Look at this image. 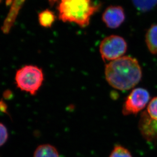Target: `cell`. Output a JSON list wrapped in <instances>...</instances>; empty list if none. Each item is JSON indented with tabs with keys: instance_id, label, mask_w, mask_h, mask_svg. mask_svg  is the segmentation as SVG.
Listing matches in <instances>:
<instances>
[{
	"instance_id": "obj_5",
	"label": "cell",
	"mask_w": 157,
	"mask_h": 157,
	"mask_svg": "<svg viewBox=\"0 0 157 157\" xmlns=\"http://www.w3.org/2000/svg\"><path fill=\"white\" fill-rule=\"evenodd\" d=\"M150 99V94L147 90L141 87L134 89L126 98L123 113L125 116L137 114L146 106Z\"/></svg>"
},
{
	"instance_id": "obj_17",
	"label": "cell",
	"mask_w": 157,
	"mask_h": 157,
	"mask_svg": "<svg viewBox=\"0 0 157 157\" xmlns=\"http://www.w3.org/2000/svg\"><path fill=\"white\" fill-rule=\"evenodd\" d=\"M49 1L50 5H53L55 2L57 1V0H49Z\"/></svg>"
},
{
	"instance_id": "obj_13",
	"label": "cell",
	"mask_w": 157,
	"mask_h": 157,
	"mask_svg": "<svg viewBox=\"0 0 157 157\" xmlns=\"http://www.w3.org/2000/svg\"><path fill=\"white\" fill-rule=\"evenodd\" d=\"M147 113L151 119L157 121V97L150 101L147 108Z\"/></svg>"
},
{
	"instance_id": "obj_2",
	"label": "cell",
	"mask_w": 157,
	"mask_h": 157,
	"mask_svg": "<svg viewBox=\"0 0 157 157\" xmlns=\"http://www.w3.org/2000/svg\"><path fill=\"white\" fill-rule=\"evenodd\" d=\"M99 8L91 0H60L58 7L59 17L63 22H74L85 27Z\"/></svg>"
},
{
	"instance_id": "obj_10",
	"label": "cell",
	"mask_w": 157,
	"mask_h": 157,
	"mask_svg": "<svg viewBox=\"0 0 157 157\" xmlns=\"http://www.w3.org/2000/svg\"><path fill=\"white\" fill-rule=\"evenodd\" d=\"M38 20L42 27L50 28L55 21V15L52 11L46 9L39 14Z\"/></svg>"
},
{
	"instance_id": "obj_8",
	"label": "cell",
	"mask_w": 157,
	"mask_h": 157,
	"mask_svg": "<svg viewBox=\"0 0 157 157\" xmlns=\"http://www.w3.org/2000/svg\"><path fill=\"white\" fill-rule=\"evenodd\" d=\"M145 41L150 52L157 54V24L151 25L145 36Z\"/></svg>"
},
{
	"instance_id": "obj_1",
	"label": "cell",
	"mask_w": 157,
	"mask_h": 157,
	"mask_svg": "<svg viewBox=\"0 0 157 157\" xmlns=\"http://www.w3.org/2000/svg\"><path fill=\"white\" fill-rule=\"evenodd\" d=\"M105 72L109 84L119 90L132 89L142 78V70L138 61L130 56H122L111 61L106 66Z\"/></svg>"
},
{
	"instance_id": "obj_6",
	"label": "cell",
	"mask_w": 157,
	"mask_h": 157,
	"mask_svg": "<svg viewBox=\"0 0 157 157\" xmlns=\"http://www.w3.org/2000/svg\"><path fill=\"white\" fill-rule=\"evenodd\" d=\"M102 19L109 28H119L125 19L123 8L119 6H109L104 11Z\"/></svg>"
},
{
	"instance_id": "obj_14",
	"label": "cell",
	"mask_w": 157,
	"mask_h": 157,
	"mask_svg": "<svg viewBox=\"0 0 157 157\" xmlns=\"http://www.w3.org/2000/svg\"><path fill=\"white\" fill-rule=\"evenodd\" d=\"M8 133L7 129L4 124L0 123V147H1L7 140Z\"/></svg>"
},
{
	"instance_id": "obj_9",
	"label": "cell",
	"mask_w": 157,
	"mask_h": 157,
	"mask_svg": "<svg viewBox=\"0 0 157 157\" xmlns=\"http://www.w3.org/2000/svg\"><path fill=\"white\" fill-rule=\"evenodd\" d=\"M34 157H59V155L55 147L46 144L37 147L34 152Z\"/></svg>"
},
{
	"instance_id": "obj_12",
	"label": "cell",
	"mask_w": 157,
	"mask_h": 157,
	"mask_svg": "<svg viewBox=\"0 0 157 157\" xmlns=\"http://www.w3.org/2000/svg\"><path fill=\"white\" fill-rule=\"evenodd\" d=\"M109 157H132L130 151L122 145H116Z\"/></svg>"
},
{
	"instance_id": "obj_15",
	"label": "cell",
	"mask_w": 157,
	"mask_h": 157,
	"mask_svg": "<svg viewBox=\"0 0 157 157\" xmlns=\"http://www.w3.org/2000/svg\"><path fill=\"white\" fill-rule=\"evenodd\" d=\"M0 111L2 113L8 114V113L7 105L3 100H0Z\"/></svg>"
},
{
	"instance_id": "obj_3",
	"label": "cell",
	"mask_w": 157,
	"mask_h": 157,
	"mask_svg": "<svg viewBox=\"0 0 157 157\" xmlns=\"http://www.w3.org/2000/svg\"><path fill=\"white\" fill-rule=\"evenodd\" d=\"M44 80L43 72L35 66L28 65L16 72L15 82L21 90L35 95Z\"/></svg>"
},
{
	"instance_id": "obj_7",
	"label": "cell",
	"mask_w": 157,
	"mask_h": 157,
	"mask_svg": "<svg viewBox=\"0 0 157 157\" xmlns=\"http://www.w3.org/2000/svg\"><path fill=\"white\" fill-rule=\"evenodd\" d=\"M24 1L25 0H13L9 13L2 27V30L4 31L7 33L9 32Z\"/></svg>"
},
{
	"instance_id": "obj_16",
	"label": "cell",
	"mask_w": 157,
	"mask_h": 157,
	"mask_svg": "<svg viewBox=\"0 0 157 157\" xmlns=\"http://www.w3.org/2000/svg\"><path fill=\"white\" fill-rule=\"evenodd\" d=\"M11 93H10V91H6V93H5L4 94L5 98L6 99H10V97H11Z\"/></svg>"
},
{
	"instance_id": "obj_4",
	"label": "cell",
	"mask_w": 157,
	"mask_h": 157,
	"mask_svg": "<svg viewBox=\"0 0 157 157\" xmlns=\"http://www.w3.org/2000/svg\"><path fill=\"white\" fill-rule=\"evenodd\" d=\"M127 49L125 39L119 36L111 35L101 42L99 51L104 61H114L123 56Z\"/></svg>"
},
{
	"instance_id": "obj_11",
	"label": "cell",
	"mask_w": 157,
	"mask_h": 157,
	"mask_svg": "<svg viewBox=\"0 0 157 157\" xmlns=\"http://www.w3.org/2000/svg\"><path fill=\"white\" fill-rule=\"evenodd\" d=\"M137 9L147 12L151 10L157 5V0H132Z\"/></svg>"
}]
</instances>
